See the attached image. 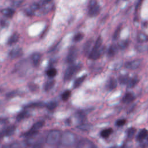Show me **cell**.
<instances>
[{
    "mask_svg": "<svg viewBox=\"0 0 148 148\" xmlns=\"http://www.w3.org/2000/svg\"><path fill=\"white\" fill-rule=\"evenodd\" d=\"M102 40L100 36L97 39L92 50L89 54V58L92 60H97L101 57V56L104 53L105 47H102Z\"/></svg>",
    "mask_w": 148,
    "mask_h": 148,
    "instance_id": "6da1fadb",
    "label": "cell"
},
{
    "mask_svg": "<svg viewBox=\"0 0 148 148\" xmlns=\"http://www.w3.org/2000/svg\"><path fill=\"white\" fill-rule=\"evenodd\" d=\"M76 140V137L75 134L71 131H66L61 134L60 142L62 145L65 147L73 146Z\"/></svg>",
    "mask_w": 148,
    "mask_h": 148,
    "instance_id": "7a4b0ae2",
    "label": "cell"
},
{
    "mask_svg": "<svg viewBox=\"0 0 148 148\" xmlns=\"http://www.w3.org/2000/svg\"><path fill=\"white\" fill-rule=\"evenodd\" d=\"M61 134L59 130H51L46 137V143L50 145H55L60 142Z\"/></svg>",
    "mask_w": 148,
    "mask_h": 148,
    "instance_id": "3957f363",
    "label": "cell"
},
{
    "mask_svg": "<svg viewBox=\"0 0 148 148\" xmlns=\"http://www.w3.org/2000/svg\"><path fill=\"white\" fill-rule=\"evenodd\" d=\"M81 68L80 65H71L69 66L65 72L64 73V80L67 81L70 80L73 75H75Z\"/></svg>",
    "mask_w": 148,
    "mask_h": 148,
    "instance_id": "277c9868",
    "label": "cell"
},
{
    "mask_svg": "<svg viewBox=\"0 0 148 148\" xmlns=\"http://www.w3.org/2000/svg\"><path fill=\"white\" fill-rule=\"evenodd\" d=\"M45 122L43 121H39L35 123L28 131L24 134V136L25 137H29L35 135L38 133V130L43 126Z\"/></svg>",
    "mask_w": 148,
    "mask_h": 148,
    "instance_id": "5b68a950",
    "label": "cell"
},
{
    "mask_svg": "<svg viewBox=\"0 0 148 148\" xmlns=\"http://www.w3.org/2000/svg\"><path fill=\"white\" fill-rule=\"evenodd\" d=\"M100 11V7L95 1H92L90 5L88 10V14L90 17L97 16Z\"/></svg>",
    "mask_w": 148,
    "mask_h": 148,
    "instance_id": "8992f818",
    "label": "cell"
},
{
    "mask_svg": "<svg viewBox=\"0 0 148 148\" xmlns=\"http://www.w3.org/2000/svg\"><path fill=\"white\" fill-rule=\"evenodd\" d=\"M16 130V126L14 125L8 126L4 129H3L0 132V139H2L5 136H11L14 134Z\"/></svg>",
    "mask_w": 148,
    "mask_h": 148,
    "instance_id": "52a82bcc",
    "label": "cell"
},
{
    "mask_svg": "<svg viewBox=\"0 0 148 148\" xmlns=\"http://www.w3.org/2000/svg\"><path fill=\"white\" fill-rule=\"evenodd\" d=\"M77 56V50L75 47H72L70 48L67 57L66 61L68 63H72L73 62Z\"/></svg>",
    "mask_w": 148,
    "mask_h": 148,
    "instance_id": "ba28073f",
    "label": "cell"
},
{
    "mask_svg": "<svg viewBox=\"0 0 148 148\" xmlns=\"http://www.w3.org/2000/svg\"><path fill=\"white\" fill-rule=\"evenodd\" d=\"M77 148H97L91 142L88 140H82L78 144Z\"/></svg>",
    "mask_w": 148,
    "mask_h": 148,
    "instance_id": "9c48e42d",
    "label": "cell"
},
{
    "mask_svg": "<svg viewBox=\"0 0 148 148\" xmlns=\"http://www.w3.org/2000/svg\"><path fill=\"white\" fill-rule=\"evenodd\" d=\"M9 55L11 58H18L23 55V50L21 48H14L9 52Z\"/></svg>",
    "mask_w": 148,
    "mask_h": 148,
    "instance_id": "30bf717a",
    "label": "cell"
},
{
    "mask_svg": "<svg viewBox=\"0 0 148 148\" xmlns=\"http://www.w3.org/2000/svg\"><path fill=\"white\" fill-rule=\"evenodd\" d=\"M140 64V61L139 60H134L132 61H130V62H127V63L125 64V67L127 69H136V68H138Z\"/></svg>",
    "mask_w": 148,
    "mask_h": 148,
    "instance_id": "8fae6325",
    "label": "cell"
},
{
    "mask_svg": "<svg viewBox=\"0 0 148 148\" xmlns=\"http://www.w3.org/2000/svg\"><path fill=\"white\" fill-rule=\"evenodd\" d=\"M19 36H20L19 34L17 33L13 34L8 40V44L9 45H12L16 43L18 40Z\"/></svg>",
    "mask_w": 148,
    "mask_h": 148,
    "instance_id": "7c38bea8",
    "label": "cell"
},
{
    "mask_svg": "<svg viewBox=\"0 0 148 148\" xmlns=\"http://www.w3.org/2000/svg\"><path fill=\"white\" fill-rule=\"evenodd\" d=\"M40 57H41V55L39 53H35L31 56V60L32 61L33 64L35 66H37L39 65L40 60Z\"/></svg>",
    "mask_w": 148,
    "mask_h": 148,
    "instance_id": "4fadbf2b",
    "label": "cell"
},
{
    "mask_svg": "<svg viewBox=\"0 0 148 148\" xmlns=\"http://www.w3.org/2000/svg\"><path fill=\"white\" fill-rule=\"evenodd\" d=\"M147 131L146 129L144 128L141 130L137 135V137H136L137 140L138 141L143 140L147 136Z\"/></svg>",
    "mask_w": 148,
    "mask_h": 148,
    "instance_id": "5bb4252c",
    "label": "cell"
},
{
    "mask_svg": "<svg viewBox=\"0 0 148 148\" xmlns=\"http://www.w3.org/2000/svg\"><path fill=\"white\" fill-rule=\"evenodd\" d=\"M1 13L5 16H7L8 17H12L14 15L15 11L13 9L5 8L1 10Z\"/></svg>",
    "mask_w": 148,
    "mask_h": 148,
    "instance_id": "9a60e30c",
    "label": "cell"
},
{
    "mask_svg": "<svg viewBox=\"0 0 148 148\" xmlns=\"http://www.w3.org/2000/svg\"><path fill=\"white\" fill-rule=\"evenodd\" d=\"M117 47L115 45H112L108 51V54L109 57H113L114 56L116 53L117 52Z\"/></svg>",
    "mask_w": 148,
    "mask_h": 148,
    "instance_id": "2e32d148",
    "label": "cell"
},
{
    "mask_svg": "<svg viewBox=\"0 0 148 148\" xmlns=\"http://www.w3.org/2000/svg\"><path fill=\"white\" fill-rule=\"evenodd\" d=\"M134 95L130 92L127 93L123 98V102L125 103H128L130 102H132L134 99Z\"/></svg>",
    "mask_w": 148,
    "mask_h": 148,
    "instance_id": "e0dca14e",
    "label": "cell"
},
{
    "mask_svg": "<svg viewBox=\"0 0 148 148\" xmlns=\"http://www.w3.org/2000/svg\"><path fill=\"white\" fill-rule=\"evenodd\" d=\"M117 86V82L116 79L113 77L110 78L108 83V88L109 90H113Z\"/></svg>",
    "mask_w": 148,
    "mask_h": 148,
    "instance_id": "ac0fdd59",
    "label": "cell"
},
{
    "mask_svg": "<svg viewBox=\"0 0 148 148\" xmlns=\"http://www.w3.org/2000/svg\"><path fill=\"white\" fill-rule=\"evenodd\" d=\"M139 80L137 78L134 77V78H130L127 84V87L128 88H132L134 87L138 82Z\"/></svg>",
    "mask_w": 148,
    "mask_h": 148,
    "instance_id": "d6986e66",
    "label": "cell"
},
{
    "mask_svg": "<svg viewBox=\"0 0 148 148\" xmlns=\"http://www.w3.org/2000/svg\"><path fill=\"white\" fill-rule=\"evenodd\" d=\"M86 77V75H84L76 79L73 83V87L75 88H77L78 87H79L80 86V84L83 83V82L84 80Z\"/></svg>",
    "mask_w": 148,
    "mask_h": 148,
    "instance_id": "ffe728a7",
    "label": "cell"
},
{
    "mask_svg": "<svg viewBox=\"0 0 148 148\" xmlns=\"http://www.w3.org/2000/svg\"><path fill=\"white\" fill-rule=\"evenodd\" d=\"M28 116H29V114L28 112L26 110H24L21 112L19 114H18V115L16 117V120L17 121H21L23 119L27 117Z\"/></svg>",
    "mask_w": 148,
    "mask_h": 148,
    "instance_id": "44dd1931",
    "label": "cell"
},
{
    "mask_svg": "<svg viewBox=\"0 0 148 148\" xmlns=\"http://www.w3.org/2000/svg\"><path fill=\"white\" fill-rule=\"evenodd\" d=\"M112 132H113L112 128L105 129V130H103L102 131H101V135L102 137H103L104 138H107L110 135V134H112Z\"/></svg>",
    "mask_w": 148,
    "mask_h": 148,
    "instance_id": "7402d4cb",
    "label": "cell"
},
{
    "mask_svg": "<svg viewBox=\"0 0 148 148\" xmlns=\"http://www.w3.org/2000/svg\"><path fill=\"white\" fill-rule=\"evenodd\" d=\"M44 106V103L42 102H34L27 105L25 108H42Z\"/></svg>",
    "mask_w": 148,
    "mask_h": 148,
    "instance_id": "603a6c76",
    "label": "cell"
},
{
    "mask_svg": "<svg viewBox=\"0 0 148 148\" xmlns=\"http://www.w3.org/2000/svg\"><path fill=\"white\" fill-rule=\"evenodd\" d=\"M54 83H55V81L54 80H49L48 82H47L44 85L45 90V91L50 90L51 88H52V87L54 85Z\"/></svg>",
    "mask_w": 148,
    "mask_h": 148,
    "instance_id": "cb8c5ba5",
    "label": "cell"
},
{
    "mask_svg": "<svg viewBox=\"0 0 148 148\" xmlns=\"http://www.w3.org/2000/svg\"><path fill=\"white\" fill-rule=\"evenodd\" d=\"M138 41L140 43H143L147 41V36L144 33H139L138 35Z\"/></svg>",
    "mask_w": 148,
    "mask_h": 148,
    "instance_id": "d4e9b609",
    "label": "cell"
},
{
    "mask_svg": "<svg viewBox=\"0 0 148 148\" xmlns=\"http://www.w3.org/2000/svg\"><path fill=\"white\" fill-rule=\"evenodd\" d=\"M2 148H21V147L18 143L14 142L10 144L5 145Z\"/></svg>",
    "mask_w": 148,
    "mask_h": 148,
    "instance_id": "484cf974",
    "label": "cell"
},
{
    "mask_svg": "<svg viewBox=\"0 0 148 148\" xmlns=\"http://www.w3.org/2000/svg\"><path fill=\"white\" fill-rule=\"evenodd\" d=\"M130 77L127 76V75H123V76H121L119 77V82L122 84H127L128 80H129Z\"/></svg>",
    "mask_w": 148,
    "mask_h": 148,
    "instance_id": "4316f807",
    "label": "cell"
},
{
    "mask_svg": "<svg viewBox=\"0 0 148 148\" xmlns=\"http://www.w3.org/2000/svg\"><path fill=\"white\" fill-rule=\"evenodd\" d=\"M136 132V129L134 128H130L128 129L127 132V136L130 139H132L134 138L135 134Z\"/></svg>",
    "mask_w": 148,
    "mask_h": 148,
    "instance_id": "83f0119b",
    "label": "cell"
},
{
    "mask_svg": "<svg viewBox=\"0 0 148 148\" xmlns=\"http://www.w3.org/2000/svg\"><path fill=\"white\" fill-rule=\"evenodd\" d=\"M46 73L48 76L50 77H53L56 75L57 70L55 68H50L46 71Z\"/></svg>",
    "mask_w": 148,
    "mask_h": 148,
    "instance_id": "f1b7e54d",
    "label": "cell"
},
{
    "mask_svg": "<svg viewBox=\"0 0 148 148\" xmlns=\"http://www.w3.org/2000/svg\"><path fill=\"white\" fill-rule=\"evenodd\" d=\"M71 91L69 90H66L65 91V92H64V93L62 94L61 95V98H62V99L64 101H67L69 98L71 96Z\"/></svg>",
    "mask_w": 148,
    "mask_h": 148,
    "instance_id": "f546056e",
    "label": "cell"
},
{
    "mask_svg": "<svg viewBox=\"0 0 148 148\" xmlns=\"http://www.w3.org/2000/svg\"><path fill=\"white\" fill-rule=\"evenodd\" d=\"M46 107L49 110H53L57 107V103L56 102H50L46 104Z\"/></svg>",
    "mask_w": 148,
    "mask_h": 148,
    "instance_id": "4dcf8cb0",
    "label": "cell"
},
{
    "mask_svg": "<svg viewBox=\"0 0 148 148\" xmlns=\"http://www.w3.org/2000/svg\"><path fill=\"white\" fill-rule=\"evenodd\" d=\"M121 25H119V26L116 28L114 34H113V39L114 40H116L119 38V35H120V34L121 32Z\"/></svg>",
    "mask_w": 148,
    "mask_h": 148,
    "instance_id": "1f68e13d",
    "label": "cell"
},
{
    "mask_svg": "<svg viewBox=\"0 0 148 148\" xmlns=\"http://www.w3.org/2000/svg\"><path fill=\"white\" fill-rule=\"evenodd\" d=\"M128 45V40H122L119 42L118 46L121 49H125Z\"/></svg>",
    "mask_w": 148,
    "mask_h": 148,
    "instance_id": "d6a6232c",
    "label": "cell"
},
{
    "mask_svg": "<svg viewBox=\"0 0 148 148\" xmlns=\"http://www.w3.org/2000/svg\"><path fill=\"white\" fill-rule=\"evenodd\" d=\"M84 37V34L83 33H81V32H79L77 34H76L73 39V41L75 42H79V41H80Z\"/></svg>",
    "mask_w": 148,
    "mask_h": 148,
    "instance_id": "836d02e7",
    "label": "cell"
},
{
    "mask_svg": "<svg viewBox=\"0 0 148 148\" xmlns=\"http://www.w3.org/2000/svg\"><path fill=\"white\" fill-rule=\"evenodd\" d=\"M91 43H92L91 40H88L85 44L84 47V53L85 54H87L88 53L90 48L91 45Z\"/></svg>",
    "mask_w": 148,
    "mask_h": 148,
    "instance_id": "e575fe53",
    "label": "cell"
},
{
    "mask_svg": "<svg viewBox=\"0 0 148 148\" xmlns=\"http://www.w3.org/2000/svg\"><path fill=\"white\" fill-rule=\"evenodd\" d=\"M17 92L16 91H11L10 92H9L8 94H6V97L8 98H13V97L17 95Z\"/></svg>",
    "mask_w": 148,
    "mask_h": 148,
    "instance_id": "d590c367",
    "label": "cell"
},
{
    "mask_svg": "<svg viewBox=\"0 0 148 148\" xmlns=\"http://www.w3.org/2000/svg\"><path fill=\"white\" fill-rule=\"evenodd\" d=\"M126 123V120L125 119H121V120H119L116 121V125L117 126H123Z\"/></svg>",
    "mask_w": 148,
    "mask_h": 148,
    "instance_id": "8d00e7d4",
    "label": "cell"
},
{
    "mask_svg": "<svg viewBox=\"0 0 148 148\" xmlns=\"http://www.w3.org/2000/svg\"><path fill=\"white\" fill-rule=\"evenodd\" d=\"M37 87H38L37 85L34 84H30V85L29 86V89H30L31 91H36V89H37Z\"/></svg>",
    "mask_w": 148,
    "mask_h": 148,
    "instance_id": "74e56055",
    "label": "cell"
},
{
    "mask_svg": "<svg viewBox=\"0 0 148 148\" xmlns=\"http://www.w3.org/2000/svg\"><path fill=\"white\" fill-rule=\"evenodd\" d=\"M0 25L2 27H5L6 25V21L4 20H0Z\"/></svg>",
    "mask_w": 148,
    "mask_h": 148,
    "instance_id": "f35d334b",
    "label": "cell"
},
{
    "mask_svg": "<svg viewBox=\"0 0 148 148\" xmlns=\"http://www.w3.org/2000/svg\"><path fill=\"white\" fill-rule=\"evenodd\" d=\"M51 1L52 0H41V1H42L43 4H47V3H50V2H51Z\"/></svg>",
    "mask_w": 148,
    "mask_h": 148,
    "instance_id": "ab89813d",
    "label": "cell"
},
{
    "mask_svg": "<svg viewBox=\"0 0 148 148\" xmlns=\"http://www.w3.org/2000/svg\"><path fill=\"white\" fill-rule=\"evenodd\" d=\"M112 148H114V147H112Z\"/></svg>",
    "mask_w": 148,
    "mask_h": 148,
    "instance_id": "60d3db41",
    "label": "cell"
}]
</instances>
